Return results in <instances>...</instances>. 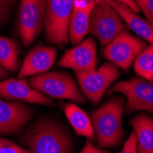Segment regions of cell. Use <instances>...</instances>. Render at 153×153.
<instances>
[{"mask_svg": "<svg viewBox=\"0 0 153 153\" xmlns=\"http://www.w3.org/2000/svg\"><path fill=\"white\" fill-rule=\"evenodd\" d=\"M124 98L115 96L107 100L91 116L93 128L100 148L118 146L125 134L122 128Z\"/></svg>", "mask_w": 153, "mask_h": 153, "instance_id": "1", "label": "cell"}, {"mask_svg": "<svg viewBox=\"0 0 153 153\" xmlns=\"http://www.w3.org/2000/svg\"><path fill=\"white\" fill-rule=\"evenodd\" d=\"M23 142L31 153H71L72 140L69 133L60 124L42 119L27 130Z\"/></svg>", "mask_w": 153, "mask_h": 153, "instance_id": "2", "label": "cell"}, {"mask_svg": "<svg viewBox=\"0 0 153 153\" xmlns=\"http://www.w3.org/2000/svg\"><path fill=\"white\" fill-rule=\"evenodd\" d=\"M128 27L123 22L117 11L105 0H97L91 11L89 32L95 36L105 48L120 32Z\"/></svg>", "mask_w": 153, "mask_h": 153, "instance_id": "3", "label": "cell"}, {"mask_svg": "<svg viewBox=\"0 0 153 153\" xmlns=\"http://www.w3.org/2000/svg\"><path fill=\"white\" fill-rule=\"evenodd\" d=\"M30 85L49 97L85 103V98L77 88L74 79L62 72L43 73L32 76Z\"/></svg>", "mask_w": 153, "mask_h": 153, "instance_id": "4", "label": "cell"}, {"mask_svg": "<svg viewBox=\"0 0 153 153\" xmlns=\"http://www.w3.org/2000/svg\"><path fill=\"white\" fill-rule=\"evenodd\" d=\"M74 0H47L44 27L49 41L65 45L68 43V27Z\"/></svg>", "mask_w": 153, "mask_h": 153, "instance_id": "5", "label": "cell"}, {"mask_svg": "<svg viewBox=\"0 0 153 153\" xmlns=\"http://www.w3.org/2000/svg\"><path fill=\"white\" fill-rule=\"evenodd\" d=\"M148 45L144 39L134 37L128 31L124 30L104 48L103 55L116 66L128 71L137 55Z\"/></svg>", "mask_w": 153, "mask_h": 153, "instance_id": "6", "label": "cell"}, {"mask_svg": "<svg viewBox=\"0 0 153 153\" xmlns=\"http://www.w3.org/2000/svg\"><path fill=\"white\" fill-rule=\"evenodd\" d=\"M119 93L128 98L126 112L147 111L153 113V82L141 78H131L121 81L110 88L108 94Z\"/></svg>", "mask_w": 153, "mask_h": 153, "instance_id": "7", "label": "cell"}, {"mask_svg": "<svg viewBox=\"0 0 153 153\" xmlns=\"http://www.w3.org/2000/svg\"><path fill=\"white\" fill-rule=\"evenodd\" d=\"M120 72L117 66L107 62L100 68L88 72H76L80 88L87 98L97 104L107 88L118 78Z\"/></svg>", "mask_w": 153, "mask_h": 153, "instance_id": "8", "label": "cell"}, {"mask_svg": "<svg viewBox=\"0 0 153 153\" xmlns=\"http://www.w3.org/2000/svg\"><path fill=\"white\" fill-rule=\"evenodd\" d=\"M47 0H21L19 12V31L25 45H30L40 32L45 18Z\"/></svg>", "mask_w": 153, "mask_h": 153, "instance_id": "9", "label": "cell"}, {"mask_svg": "<svg viewBox=\"0 0 153 153\" xmlns=\"http://www.w3.org/2000/svg\"><path fill=\"white\" fill-rule=\"evenodd\" d=\"M58 66L74 69L76 72H88L95 70L97 66L96 44L92 38L85 40L68 50L58 62Z\"/></svg>", "mask_w": 153, "mask_h": 153, "instance_id": "10", "label": "cell"}, {"mask_svg": "<svg viewBox=\"0 0 153 153\" xmlns=\"http://www.w3.org/2000/svg\"><path fill=\"white\" fill-rule=\"evenodd\" d=\"M0 97L7 100L24 101L50 106L54 105L51 97L30 87L23 78L0 80Z\"/></svg>", "mask_w": 153, "mask_h": 153, "instance_id": "11", "label": "cell"}, {"mask_svg": "<svg viewBox=\"0 0 153 153\" xmlns=\"http://www.w3.org/2000/svg\"><path fill=\"white\" fill-rule=\"evenodd\" d=\"M30 108L19 103H10L0 99V134H16L30 121Z\"/></svg>", "mask_w": 153, "mask_h": 153, "instance_id": "12", "label": "cell"}, {"mask_svg": "<svg viewBox=\"0 0 153 153\" xmlns=\"http://www.w3.org/2000/svg\"><path fill=\"white\" fill-rule=\"evenodd\" d=\"M57 56V51L47 46L32 49L23 61L19 73V79L46 73L51 68Z\"/></svg>", "mask_w": 153, "mask_h": 153, "instance_id": "13", "label": "cell"}, {"mask_svg": "<svg viewBox=\"0 0 153 153\" xmlns=\"http://www.w3.org/2000/svg\"><path fill=\"white\" fill-rule=\"evenodd\" d=\"M105 1L117 11L121 19L137 36H140L148 43H153V25L137 15V13L117 0H105Z\"/></svg>", "mask_w": 153, "mask_h": 153, "instance_id": "14", "label": "cell"}, {"mask_svg": "<svg viewBox=\"0 0 153 153\" xmlns=\"http://www.w3.org/2000/svg\"><path fill=\"white\" fill-rule=\"evenodd\" d=\"M95 2L89 0L83 7L74 6L68 27V37L73 44H79L89 31L91 11Z\"/></svg>", "mask_w": 153, "mask_h": 153, "instance_id": "15", "label": "cell"}, {"mask_svg": "<svg viewBox=\"0 0 153 153\" xmlns=\"http://www.w3.org/2000/svg\"><path fill=\"white\" fill-rule=\"evenodd\" d=\"M128 124L133 128L137 136V152L153 153V117L146 114H140Z\"/></svg>", "mask_w": 153, "mask_h": 153, "instance_id": "16", "label": "cell"}, {"mask_svg": "<svg viewBox=\"0 0 153 153\" xmlns=\"http://www.w3.org/2000/svg\"><path fill=\"white\" fill-rule=\"evenodd\" d=\"M64 113L76 134L93 140L94 131L92 121L85 111L74 104H68L64 107Z\"/></svg>", "mask_w": 153, "mask_h": 153, "instance_id": "17", "label": "cell"}, {"mask_svg": "<svg viewBox=\"0 0 153 153\" xmlns=\"http://www.w3.org/2000/svg\"><path fill=\"white\" fill-rule=\"evenodd\" d=\"M19 50L12 39L0 36V66L6 71L16 72L19 67Z\"/></svg>", "mask_w": 153, "mask_h": 153, "instance_id": "18", "label": "cell"}, {"mask_svg": "<svg viewBox=\"0 0 153 153\" xmlns=\"http://www.w3.org/2000/svg\"><path fill=\"white\" fill-rule=\"evenodd\" d=\"M134 70L137 75L153 82V43L148 45L134 61Z\"/></svg>", "mask_w": 153, "mask_h": 153, "instance_id": "19", "label": "cell"}, {"mask_svg": "<svg viewBox=\"0 0 153 153\" xmlns=\"http://www.w3.org/2000/svg\"><path fill=\"white\" fill-rule=\"evenodd\" d=\"M134 1L144 13L147 21L153 25V0H134Z\"/></svg>", "mask_w": 153, "mask_h": 153, "instance_id": "20", "label": "cell"}, {"mask_svg": "<svg viewBox=\"0 0 153 153\" xmlns=\"http://www.w3.org/2000/svg\"><path fill=\"white\" fill-rule=\"evenodd\" d=\"M137 136H136L135 131L133 130L130 133V136L127 140V141L125 142L124 147L119 153H137Z\"/></svg>", "mask_w": 153, "mask_h": 153, "instance_id": "21", "label": "cell"}, {"mask_svg": "<svg viewBox=\"0 0 153 153\" xmlns=\"http://www.w3.org/2000/svg\"><path fill=\"white\" fill-rule=\"evenodd\" d=\"M27 152L29 151L27 149L7 140H5L2 148L0 149V153H27Z\"/></svg>", "mask_w": 153, "mask_h": 153, "instance_id": "22", "label": "cell"}, {"mask_svg": "<svg viewBox=\"0 0 153 153\" xmlns=\"http://www.w3.org/2000/svg\"><path fill=\"white\" fill-rule=\"evenodd\" d=\"M14 2L15 0H0V23L5 22L8 18Z\"/></svg>", "mask_w": 153, "mask_h": 153, "instance_id": "23", "label": "cell"}, {"mask_svg": "<svg viewBox=\"0 0 153 153\" xmlns=\"http://www.w3.org/2000/svg\"><path fill=\"white\" fill-rule=\"evenodd\" d=\"M80 153H109L105 150H103L99 148H96L93 145V143L89 140L86 141L85 147H83L82 150Z\"/></svg>", "mask_w": 153, "mask_h": 153, "instance_id": "24", "label": "cell"}, {"mask_svg": "<svg viewBox=\"0 0 153 153\" xmlns=\"http://www.w3.org/2000/svg\"><path fill=\"white\" fill-rule=\"evenodd\" d=\"M117 1H119V2L123 3L124 5H126L127 7H128L135 13H137V12L140 11V7H137V5L136 4V2L134 1V0H117Z\"/></svg>", "mask_w": 153, "mask_h": 153, "instance_id": "25", "label": "cell"}, {"mask_svg": "<svg viewBox=\"0 0 153 153\" xmlns=\"http://www.w3.org/2000/svg\"><path fill=\"white\" fill-rule=\"evenodd\" d=\"M7 76V72L0 66V79H4Z\"/></svg>", "mask_w": 153, "mask_h": 153, "instance_id": "26", "label": "cell"}, {"mask_svg": "<svg viewBox=\"0 0 153 153\" xmlns=\"http://www.w3.org/2000/svg\"><path fill=\"white\" fill-rule=\"evenodd\" d=\"M5 138H2V137H0V149L2 148V146H3V144H4V142H5Z\"/></svg>", "mask_w": 153, "mask_h": 153, "instance_id": "27", "label": "cell"}]
</instances>
